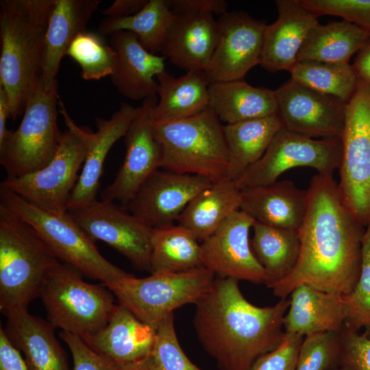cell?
Instances as JSON below:
<instances>
[{"mask_svg":"<svg viewBox=\"0 0 370 370\" xmlns=\"http://www.w3.org/2000/svg\"><path fill=\"white\" fill-rule=\"evenodd\" d=\"M352 66L358 81L370 84V36L356 53Z\"/></svg>","mask_w":370,"mask_h":370,"instance_id":"obj_48","label":"cell"},{"mask_svg":"<svg viewBox=\"0 0 370 370\" xmlns=\"http://www.w3.org/2000/svg\"><path fill=\"white\" fill-rule=\"evenodd\" d=\"M60 261L27 223L0 207V310L27 309Z\"/></svg>","mask_w":370,"mask_h":370,"instance_id":"obj_4","label":"cell"},{"mask_svg":"<svg viewBox=\"0 0 370 370\" xmlns=\"http://www.w3.org/2000/svg\"><path fill=\"white\" fill-rule=\"evenodd\" d=\"M341 343L334 332L313 333L304 337L295 370H337L340 368Z\"/></svg>","mask_w":370,"mask_h":370,"instance_id":"obj_39","label":"cell"},{"mask_svg":"<svg viewBox=\"0 0 370 370\" xmlns=\"http://www.w3.org/2000/svg\"><path fill=\"white\" fill-rule=\"evenodd\" d=\"M289 303L284 298L272 306H255L242 294L238 280L216 276L195 304L197 336L219 370H252L260 357L282 343Z\"/></svg>","mask_w":370,"mask_h":370,"instance_id":"obj_2","label":"cell"},{"mask_svg":"<svg viewBox=\"0 0 370 370\" xmlns=\"http://www.w3.org/2000/svg\"><path fill=\"white\" fill-rule=\"evenodd\" d=\"M209 96L210 107L226 124L278 114L275 90L254 87L243 79L211 83Z\"/></svg>","mask_w":370,"mask_h":370,"instance_id":"obj_30","label":"cell"},{"mask_svg":"<svg viewBox=\"0 0 370 370\" xmlns=\"http://www.w3.org/2000/svg\"><path fill=\"white\" fill-rule=\"evenodd\" d=\"M58 106L66 128L52 160L43 169L28 175L6 177L1 186L44 210L62 214L68 212L70 196L95 133L88 127L78 126L61 100Z\"/></svg>","mask_w":370,"mask_h":370,"instance_id":"obj_8","label":"cell"},{"mask_svg":"<svg viewBox=\"0 0 370 370\" xmlns=\"http://www.w3.org/2000/svg\"><path fill=\"white\" fill-rule=\"evenodd\" d=\"M99 0H56L45 35L42 82L49 89L57 81L60 62L66 51L97 10Z\"/></svg>","mask_w":370,"mask_h":370,"instance_id":"obj_27","label":"cell"},{"mask_svg":"<svg viewBox=\"0 0 370 370\" xmlns=\"http://www.w3.org/2000/svg\"><path fill=\"white\" fill-rule=\"evenodd\" d=\"M101 36L84 31L75 38L66 51V56L79 66L85 80H98L110 76L114 71L116 52Z\"/></svg>","mask_w":370,"mask_h":370,"instance_id":"obj_37","label":"cell"},{"mask_svg":"<svg viewBox=\"0 0 370 370\" xmlns=\"http://www.w3.org/2000/svg\"><path fill=\"white\" fill-rule=\"evenodd\" d=\"M116 58L111 82L124 97L145 100L157 95L158 74L164 69V58L147 51L135 34L118 31L110 36Z\"/></svg>","mask_w":370,"mask_h":370,"instance_id":"obj_21","label":"cell"},{"mask_svg":"<svg viewBox=\"0 0 370 370\" xmlns=\"http://www.w3.org/2000/svg\"><path fill=\"white\" fill-rule=\"evenodd\" d=\"M337 183L341 199L361 226L370 223V84L359 82L347 103Z\"/></svg>","mask_w":370,"mask_h":370,"instance_id":"obj_11","label":"cell"},{"mask_svg":"<svg viewBox=\"0 0 370 370\" xmlns=\"http://www.w3.org/2000/svg\"><path fill=\"white\" fill-rule=\"evenodd\" d=\"M212 183L200 175L158 169L125 208L152 228L175 224L190 201Z\"/></svg>","mask_w":370,"mask_h":370,"instance_id":"obj_18","label":"cell"},{"mask_svg":"<svg viewBox=\"0 0 370 370\" xmlns=\"http://www.w3.org/2000/svg\"><path fill=\"white\" fill-rule=\"evenodd\" d=\"M173 13L197 12L223 14L227 12L225 0H164Z\"/></svg>","mask_w":370,"mask_h":370,"instance_id":"obj_45","label":"cell"},{"mask_svg":"<svg viewBox=\"0 0 370 370\" xmlns=\"http://www.w3.org/2000/svg\"><path fill=\"white\" fill-rule=\"evenodd\" d=\"M0 370H28L21 352L12 345L2 326L0 328Z\"/></svg>","mask_w":370,"mask_h":370,"instance_id":"obj_46","label":"cell"},{"mask_svg":"<svg viewBox=\"0 0 370 370\" xmlns=\"http://www.w3.org/2000/svg\"><path fill=\"white\" fill-rule=\"evenodd\" d=\"M153 127L162 150L161 169L212 182L229 180L230 157L223 125L210 106L184 119L153 122Z\"/></svg>","mask_w":370,"mask_h":370,"instance_id":"obj_5","label":"cell"},{"mask_svg":"<svg viewBox=\"0 0 370 370\" xmlns=\"http://www.w3.org/2000/svg\"><path fill=\"white\" fill-rule=\"evenodd\" d=\"M156 334L154 329L118 304L108 324L84 341L92 349L121 366L149 356Z\"/></svg>","mask_w":370,"mask_h":370,"instance_id":"obj_26","label":"cell"},{"mask_svg":"<svg viewBox=\"0 0 370 370\" xmlns=\"http://www.w3.org/2000/svg\"><path fill=\"white\" fill-rule=\"evenodd\" d=\"M275 3L278 16L275 22L267 25L260 64L273 73L288 71L297 62L309 33L319 23L318 16L300 0H277Z\"/></svg>","mask_w":370,"mask_h":370,"instance_id":"obj_20","label":"cell"},{"mask_svg":"<svg viewBox=\"0 0 370 370\" xmlns=\"http://www.w3.org/2000/svg\"><path fill=\"white\" fill-rule=\"evenodd\" d=\"M157 95L143 101L141 110L125 135L126 153L114 181L101 192V200L126 208L147 179L161 166L162 150L155 135L151 112Z\"/></svg>","mask_w":370,"mask_h":370,"instance_id":"obj_14","label":"cell"},{"mask_svg":"<svg viewBox=\"0 0 370 370\" xmlns=\"http://www.w3.org/2000/svg\"><path fill=\"white\" fill-rule=\"evenodd\" d=\"M0 207L29 225L61 262L84 276L108 285L133 275L107 260L68 212L60 214L44 210L1 186Z\"/></svg>","mask_w":370,"mask_h":370,"instance_id":"obj_6","label":"cell"},{"mask_svg":"<svg viewBox=\"0 0 370 370\" xmlns=\"http://www.w3.org/2000/svg\"><path fill=\"white\" fill-rule=\"evenodd\" d=\"M149 0H116L108 8L102 11L109 18H123L139 12Z\"/></svg>","mask_w":370,"mask_h":370,"instance_id":"obj_47","label":"cell"},{"mask_svg":"<svg viewBox=\"0 0 370 370\" xmlns=\"http://www.w3.org/2000/svg\"><path fill=\"white\" fill-rule=\"evenodd\" d=\"M215 275L204 267L172 273L132 276L106 285L118 304L156 330L175 309L195 304L211 288Z\"/></svg>","mask_w":370,"mask_h":370,"instance_id":"obj_10","label":"cell"},{"mask_svg":"<svg viewBox=\"0 0 370 370\" xmlns=\"http://www.w3.org/2000/svg\"><path fill=\"white\" fill-rule=\"evenodd\" d=\"M337 370H353V369H352L351 368L347 367H341L339 369H338Z\"/></svg>","mask_w":370,"mask_h":370,"instance_id":"obj_51","label":"cell"},{"mask_svg":"<svg viewBox=\"0 0 370 370\" xmlns=\"http://www.w3.org/2000/svg\"><path fill=\"white\" fill-rule=\"evenodd\" d=\"M254 220L238 210L201 242L203 267L215 276L255 284L267 281L266 273L254 255L249 238Z\"/></svg>","mask_w":370,"mask_h":370,"instance_id":"obj_17","label":"cell"},{"mask_svg":"<svg viewBox=\"0 0 370 370\" xmlns=\"http://www.w3.org/2000/svg\"><path fill=\"white\" fill-rule=\"evenodd\" d=\"M370 33L342 20L319 23L309 33L297 56V61L349 64L352 56L365 45Z\"/></svg>","mask_w":370,"mask_h":370,"instance_id":"obj_33","label":"cell"},{"mask_svg":"<svg viewBox=\"0 0 370 370\" xmlns=\"http://www.w3.org/2000/svg\"><path fill=\"white\" fill-rule=\"evenodd\" d=\"M306 190V214L298 230L297 262L291 272L271 288L280 299L287 298L301 284L347 295L360 275L365 230L343 204L333 177L317 174Z\"/></svg>","mask_w":370,"mask_h":370,"instance_id":"obj_1","label":"cell"},{"mask_svg":"<svg viewBox=\"0 0 370 370\" xmlns=\"http://www.w3.org/2000/svg\"><path fill=\"white\" fill-rule=\"evenodd\" d=\"M282 127L278 114L223 125L230 157L229 180H237L258 161Z\"/></svg>","mask_w":370,"mask_h":370,"instance_id":"obj_31","label":"cell"},{"mask_svg":"<svg viewBox=\"0 0 370 370\" xmlns=\"http://www.w3.org/2000/svg\"><path fill=\"white\" fill-rule=\"evenodd\" d=\"M150 355V354H149ZM120 370H155L149 356L136 362L121 365Z\"/></svg>","mask_w":370,"mask_h":370,"instance_id":"obj_50","label":"cell"},{"mask_svg":"<svg viewBox=\"0 0 370 370\" xmlns=\"http://www.w3.org/2000/svg\"><path fill=\"white\" fill-rule=\"evenodd\" d=\"M73 220L93 240L106 243L138 271H150L152 227L114 202L97 201L69 210Z\"/></svg>","mask_w":370,"mask_h":370,"instance_id":"obj_13","label":"cell"},{"mask_svg":"<svg viewBox=\"0 0 370 370\" xmlns=\"http://www.w3.org/2000/svg\"><path fill=\"white\" fill-rule=\"evenodd\" d=\"M156 79L159 100L151 112L153 123L184 119L210 106V82L204 71H188L174 77L164 70Z\"/></svg>","mask_w":370,"mask_h":370,"instance_id":"obj_28","label":"cell"},{"mask_svg":"<svg viewBox=\"0 0 370 370\" xmlns=\"http://www.w3.org/2000/svg\"><path fill=\"white\" fill-rule=\"evenodd\" d=\"M314 13L339 16L370 33V0H300Z\"/></svg>","mask_w":370,"mask_h":370,"instance_id":"obj_41","label":"cell"},{"mask_svg":"<svg viewBox=\"0 0 370 370\" xmlns=\"http://www.w3.org/2000/svg\"><path fill=\"white\" fill-rule=\"evenodd\" d=\"M338 334L341 343L340 367L370 370V338L345 326Z\"/></svg>","mask_w":370,"mask_h":370,"instance_id":"obj_43","label":"cell"},{"mask_svg":"<svg viewBox=\"0 0 370 370\" xmlns=\"http://www.w3.org/2000/svg\"><path fill=\"white\" fill-rule=\"evenodd\" d=\"M250 245L271 288L295 267L300 251L298 230L275 227L254 221Z\"/></svg>","mask_w":370,"mask_h":370,"instance_id":"obj_32","label":"cell"},{"mask_svg":"<svg viewBox=\"0 0 370 370\" xmlns=\"http://www.w3.org/2000/svg\"><path fill=\"white\" fill-rule=\"evenodd\" d=\"M56 81L49 89L42 82L29 96L18 127L9 130L0 144V164L7 177H20L45 167L55 156L62 133L58 125Z\"/></svg>","mask_w":370,"mask_h":370,"instance_id":"obj_9","label":"cell"},{"mask_svg":"<svg viewBox=\"0 0 370 370\" xmlns=\"http://www.w3.org/2000/svg\"><path fill=\"white\" fill-rule=\"evenodd\" d=\"M149 355L155 370H203L193 363L183 351L174 327V314L168 316L156 330Z\"/></svg>","mask_w":370,"mask_h":370,"instance_id":"obj_40","label":"cell"},{"mask_svg":"<svg viewBox=\"0 0 370 370\" xmlns=\"http://www.w3.org/2000/svg\"><path fill=\"white\" fill-rule=\"evenodd\" d=\"M174 14L164 0H149L138 13L123 18H103L98 25L101 36H110L118 31H130L135 34L140 45L149 52L160 53L166 34L173 19Z\"/></svg>","mask_w":370,"mask_h":370,"instance_id":"obj_35","label":"cell"},{"mask_svg":"<svg viewBox=\"0 0 370 370\" xmlns=\"http://www.w3.org/2000/svg\"><path fill=\"white\" fill-rule=\"evenodd\" d=\"M59 335L71 353L72 370H120V365L92 349L79 336L65 331Z\"/></svg>","mask_w":370,"mask_h":370,"instance_id":"obj_42","label":"cell"},{"mask_svg":"<svg viewBox=\"0 0 370 370\" xmlns=\"http://www.w3.org/2000/svg\"><path fill=\"white\" fill-rule=\"evenodd\" d=\"M304 336L286 333L282 343L260 357L252 370H295L299 351Z\"/></svg>","mask_w":370,"mask_h":370,"instance_id":"obj_44","label":"cell"},{"mask_svg":"<svg viewBox=\"0 0 370 370\" xmlns=\"http://www.w3.org/2000/svg\"><path fill=\"white\" fill-rule=\"evenodd\" d=\"M241 194V189L235 181L213 182L190 201L177 224L188 230L201 243L240 210Z\"/></svg>","mask_w":370,"mask_h":370,"instance_id":"obj_29","label":"cell"},{"mask_svg":"<svg viewBox=\"0 0 370 370\" xmlns=\"http://www.w3.org/2000/svg\"><path fill=\"white\" fill-rule=\"evenodd\" d=\"M283 127L309 138H341L346 103L292 79L275 90Z\"/></svg>","mask_w":370,"mask_h":370,"instance_id":"obj_16","label":"cell"},{"mask_svg":"<svg viewBox=\"0 0 370 370\" xmlns=\"http://www.w3.org/2000/svg\"><path fill=\"white\" fill-rule=\"evenodd\" d=\"M307 190L291 180L241 190L240 210L254 221L275 227L298 230L306 210Z\"/></svg>","mask_w":370,"mask_h":370,"instance_id":"obj_22","label":"cell"},{"mask_svg":"<svg viewBox=\"0 0 370 370\" xmlns=\"http://www.w3.org/2000/svg\"><path fill=\"white\" fill-rule=\"evenodd\" d=\"M10 118L8 99L4 90L0 87V144L5 140L8 130L6 128V120Z\"/></svg>","mask_w":370,"mask_h":370,"instance_id":"obj_49","label":"cell"},{"mask_svg":"<svg viewBox=\"0 0 370 370\" xmlns=\"http://www.w3.org/2000/svg\"><path fill=\"white\" fill-rule=\"evenodd\" d=\"M341 138L316 140L282 127L262 158L236 180L242 190L278 181L286 171L295 167L314 169L318 174L333 177L342 156Z\"/></svg>","mask_w":370,"mask_h":370,"instance_id":"obj_12","label":"cell"},{"mask_svg":"<svg viewBox=\"0 0 370 370\" xmlns=\"http://www.w3.org/2000/svg\"><path fill=\"white\" fill-rule=\"evenodd\" d=\"M347 306L346 328L360 331L370 338V223L362 243V266L358 281L353 291L343 295Z\"/></svg>","mask_w":370,"mask_h":370,"instance_id":"obj_38","label":"cell"},{"mask_svg":"<svg viewBox=\"0 0 370 370\" xmlns=\"http://www.w3.org/2000/svg\"><path fill=\"white\" fill-rule=\"evenodd\" d=\"M66 263H58L48 274L40 295L47 321L55 328L85 340L102 330L117 304L104 284H91Z\"/></svg>","mask_w":370,"mask_h":370,"instance_id":"obj_7","label":"cell"},{"mask_svg":"<svg viewBox=\"0 0 370 370\" xmlns=\"http://www.w3.org/2000/svg\"><path fill=\"white\" fill-rule=\"evenodd\" d=\"M284 318L286 333L303 336L323 332L339 333L345 326L348 310L344 296L301 284L291 294Z\"/></svg>","mask_w":370,"mask_h":370,"instance_id":"obj_24","label":"cell"},{"mask_svg":"<svg viewBox=\"0 0 370 370\" xmlns=\"http://www.w3.org/2000/svg\"><path fill=\"white\" fill-rule=\"evenodd\" d=\"M217 21L219 35L206 77L210 84L243 79L260 64L267 25L242 12H227Z\"/></svg>","mask_w":370,"mask_h":370,"instance_id":"obj_15","label":"cell"},{"mask_svg":"<svg viewBox=\"0 0 370 370\" xmlns=\"http://www.w3.org/2000/svg\"><path fill=\"white\" fill-rule=\"evenodd\" d=\"M55 1H0V87L13 121L24 112L29 96L42 82L45 35Z\"/></svg>","mask_w":370,"mask_h":370,"instance_id":"obj_3","label":"cell"},{"mask_svg":"<svg viewBox=\"0 0 370 370\" xmlns=\"http://www.w3.org/2000/svg\"><path fill=\"white\" fill-rule=\"evenodd\" d=\"M293 81L347 103L353 97L358 79L350 64L315 60L297 61L289 70Z\"/></svg>","mask_w":370,"mask_h":370,"instance_id":"obj_36","label":"cell"},{"mask_svg":"<svg viewBox=\"0 0 370 370\" xmlns=\"http://www.w3.org/2000/svg\"><path fill=\"white\" fill-rule=\"evenodd\" d=\"M199 243L178 224L152 228L149 272L179 273L203 267Z\"/></svg>","mask_w":370,"mask_h":370,"instance_id":"obj_34","label":"cell"},{"mask_svg":"<svg viewBox=\"0 0 370 370\" xmlns=\"http://www.w3.org/2000/svg\"><path fill=\"white\" fill-rule=\"evenodd\" d=\"M219 35V23L213 14L175 13L160 53L186 72L205 71L217 46Z\"/></svg>","mask_w":370,"mask_h":370,"instance_id":"obj_19","label":"cell"},{"mask_svg":"<svg viewBox=\"0 0 370 370\" xmlns=\"http://www.w3.org/2000/svg\"><path fill=\"white\" fill-rule=\"evenodd\" d=\"M6 317L5 334L21 352L28 370H70L66 354L48 321L30 314L27 309L13 311Z\"/></svg>","mask_w":370,"mask_h":370,"instance_id":"obj_25","label":"cell"},{"mask_svg":"<svg viewBox=\"0 0 370 370\" xmlns=\"http://www.w3.org/2000/svg\"><path fill=\"white\" fill-rule=\"evenodd\" d=\"M140 110L141 106L134 107L121 103L119 109L109 119L95 118L97 131L95 132L78 181L70 196L68 210L96 200L107 154L114 143L125 136Z\"/></svg>","mask_w":370,"mask_h":370,"instance_id":"obj_23","label":"cell"}]
</instances>
